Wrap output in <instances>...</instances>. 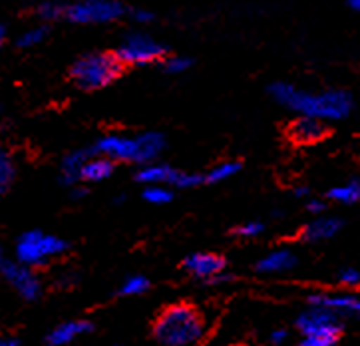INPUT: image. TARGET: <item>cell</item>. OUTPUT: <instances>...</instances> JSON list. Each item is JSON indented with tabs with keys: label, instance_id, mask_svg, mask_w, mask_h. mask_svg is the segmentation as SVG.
I'll list each match as a JSON object with an SVG mask.
<instances>
[{
	"label": "cell",
	"instance_id": "6da1fadb",
	"mask_svg": "<svg viewBox=\"0 0 360 346\" xmlns=\"http://www.w3.org/2000/svg\"><path fill=\"white\" fill-rule=\"evenodd\" d=\"M271 96L281 105L297 114L316 120H345L352 112V96L345 90H326L311 94L295 88L287 82H277L271 86Z\"/></svg>",
	"mask_w": 360,
	"mask_h": 346
},
{
	"label": "cell",
	"instance_id": "7a4b0ae2",
	"mask_svg": "<svg viewBox=\"0 0 360 346\" xmlns=\"http://www.w3.org/2000/svg\"><path fill=\"white\" fill-rule=\"evenodd\" d=\"M203 314L187 302H177L160 312L153 324V338L160 346H195L205 336Z\"/></svg>",
	"mask_w": 360,
	"mask_h": 346
},
{
	"label": "cell",
	"instance_id": "3957f363",
	"mask_svg": "<svg viewBox=\"0 0 360 346\" xmlns=\"http://www.w3.org/2000/svg\"><path fill=\"white\" fill-rule=\"evenodd\" d=\"M165 150V138L158 132H146L138 136L112 134L96 143V153L112 162L150 163Z\"/></svg>",
	"mask_w": 360,
	"mask_h": 346
},
{
	"label": "cell",
	"instance_id": "277c9868",
	"mask_svg": "<svg viewBox=\"0 0 360 346\" xmlns=\"http://www.w3.org/2000/svg\"><path fill=\"white\" fill-rule=\"evenodd\" d=\"M122 66L124 64L117 60L116 54H108V52L88 54V56H82L72 66V80L76 82L82 90H100L120 78Z\"/></svg>",
	"mask_w": 360,
	"mask_h": 346
},
{
	"label": "cell",
	"instance_id": "5b68a950",
	"mask_svg": "<svg viewBox=\"0 0 360 346\" xmlns=\"http://www.w3.org/2000/svg\"><path fill=\"white\" fill-rule=\"evenodd\" d=\"M68 243L56 235H48L42 231H28L16 243V261L26 267H42L50 259L66 253Z\"/></svg>",
	"mask_w": 360,
	"mask_h": 346
},
{
	"label": "cell",
	"instance_id": "8992f818",
	"mask_svg": "<svg viewBox=\"0 0 360 346\" xmlns=\"http://www.w3.org/2000/svg\"><path fill=\"white\" fill-rule=\"evenodd\" d=\"M124 12L117 0H80L64 8V16L76 24H105L117 20Z\"/></svg>",
	"mask_w": 360,
	"mask_h": 346
},
{
	"label": "cell",
	"instance_id": "52a82bcc",
	"mask_svg": "<svg viewBox=\"0 0 360 346\" xmlns=\"http://www.w3.org/2000/svg\"><path fill=\"white\" fill-rule=\"evenodd\" d=\"M165 48L148 34H129L117 48V60L129 66H148L162 60Z\"/></svg>",
	"mask_w": 360,
	"mask_h": 346
},
{
	"label": "cell",
	"instance_id": "ba28073f",
	"mask_svg": "<svg viewBox=\"0 0 360 346\" xmlns=\"http://www.w3.org/2000/svg\"><path fill=\"white\" fill-rule=\"evenodd\" d=\"M0 275L11 283V287L26 300H34L42 293V283L36 277L30 267L22 265L20 261L6 259L0 253Z\"/></svg>",
	"mask_w": 360,
	"mask_h": 346
},
{
	"label": "cell",
	"instance_id": "9c48e42d",
	"mask_svg": "<svg viewBox=\"0 0 360 346\" xmlns=\"http://www.w3.org/2000/svg\"><path fill=\"white\" fill-rule=\"evenodd\" d=\"M297 326L302 336L316 335L340 338V333H342V323L337 314L325 311V309H319V307H311L309 311L302 312L297 321Z\"/></svg>",
	"mask_w": 360,
	"mask_h": 346
},
{
	"label": "cell",
	"instance_id": "30bf717a",
	"mask_svg": "<svg viewBox=\"0 0 360 346\" xmlns=\"http://www.w3.org/2000/svg\"><path fill=\"white\" fill-rule=\"evenodd\" d=\"M186 271L193 277L207 283H227L231 277L225 275V259L215 253H193L186 259Z\"/></svg>",
	"mask_w": 360,
	"mask_h": 346
},
{
	"label": "cell",
	"instance_id": "8fae6325",
	"mask_svg": "<svg viewBox=\"0 0 360 346\" xmlns=\"http://www.w3.org/2000/svg\"><path fill=\"white\" fill-rule=\"evenodd\" d=\"M309 305L333 312L338 319L356 316L360 311L359 297H354L350 293H314L309 297Z\"/></svg>",
	"mask_w": 360,
	"mask_h": 346
},
{
	"label": "cell",
	"instance_id": "7c38bea8",
	"mask_svg": "<svg viewBox=\"0 0 360 346\" xmlns=\"http://www.w3.org/2000/svg\"><path fill=\"white\" fill-rule=\"evenodd\" d=\"M179 177H181V172L165 165V163H143L138 172V181L146 185H175V187H179Z\"/></svg>",
	"mask_w": 360,
	"mask_h": 346
},
{
	"label": "cell",
	"instance_id": "4fadbf2b",
	"mask_svg": "<svg viewBox=\"0 0 360 346\" xmlns=\"http://www.w3.org/2000/svg\"><path fill=\"white\" fill-rule=\"evenodd\" d=\"M290 139L297 141V143H314L319 139L325 138L326 127L323 124V120H316V117H307L301 115L297 122H292V126L289 129Z\"/></svg>",
	"mask_w": 360,
	"mask_h": 346
},
{
	"label": "cell",
	"instance_id": "5bb4252c",
	"mask_svg": "<svg viewBox=\"0 0 360 346\" xmlns=\"http://www.w3.org/2000/svg\"><path fill=\"white\" fill-rule=\"evenodd\" d=\"M297 265V257L289 249H277L265 255L259 263H257V271L265 273V275H279V273H287L292 267Z\"/></svg>",
	"mask_w": 360,
	"mask_h": 346
},
{
	"label": "cell",
	"instance_id": "9a60e30c",
	"mask_svg": "<svg viewBox=\"0 0 360 346\" xmlns=\"http://www.w3.org/2000/svg\"><path fill=\"white\" fill-rule=\"evenodd\" d=\"M340 229H342V221L337 217H319L302 229V239L311 243L326 241L333 239Z\"/></svg>",
	"mask_w": 360,
	"mask_h": 346
},
{
	"label": "cell",
	"instance_id": "2e32d148",
	"mask_svg": "<svg viewBox=\"0 0 360 346\" xmlns=\"http://www.w3.org/2000/svg\"><path fill=\"white\" fill-rule=\"evenodd\" d=\"M92 324L86 321H70V323L58 324L50 335H48V345L50 346H66L74 342L76 338H80L82 335L90 333Z\"/></svg>",
	"mask_w": 360,
	"mask_h": 346
},
{
	"label": "cell",
	"instance_id": "e0dca14e",
	"mask_svg": "<svg viewBox=\"0 0 360 346\" xmlns=\"http://www.w3.org/2000/svg\"><path fill=\"white\" fill-rule=\"evenodd\" d=\"M114 173V162L104 155H88L82 165L80 181H104Z\"/></svg>",
	"mask_w": 360,
	"mask_h": 346
},
{
	"label": "cell",
	"instance_id": "ac0fdd59",
	"mask_svg": "<svg viewBox=\"0 0 360 346\" xmlns=\"http://www.w3.org/2000/svg\"><path fill=\"white\" fill-rule=\"evenodd\" d=\"M88 153L86 151H74V153H68L62 162V167H60V173H62V181L66 185L76 184L80 181V172L82 165L86 162Z\"/></svg>",
	"mask_w": 360,
	"mask_h": 346
},
{
	"label": "cell",
	"instance_id": "d6986e66",
	"mask_svg": "<svg viewBox=\"0 0 360 346\" xmlns=\"http://www.w3.org/2000/svg\"><path fill=\"white\" fill-rule=\"evenodd\" d=\"M328 197L337 203H342V205H352L356 203L360 197V184L359 179H350L347 184L337 185L328 191Z\"/></svg>",
	"mask_w": 360,
	"mask_h": 346
},
{
	"label": "cell",
	"instance_id": "ffe728a7",
	"mask_svg": "<svg viewBox=\"0 0 360 346\" xmlns=\"http://www.w3.org/2000/svg\"><path fill=\"white\" fill-rule=\"evenodd\" d=\"M241 169V165L237 162H223V163H217V165H213L207 173V181L210 184H221V181H227L229 177L233 175H237Z\"/></svg>",
	"mask_w": 360,
	"mask_h": 346
},
{
	"label": "cell",
	"instance_id": "44dd1931",
	"mask_svg": "<svg viewBox=\"0 0 360 346\" xmlns=\"http://www.w3.org/2000/svg\"><path fill=\"white\" fill-rule=\"evenodd\" d=\"M148 288H150V281L143 275H131L124 281V285L120 287V293L124 297H138V295H143Z\"/></svg>",
	"mask_w": 360,
	"mask_h": 346
},
{
	"label": "cell",
	"instance_id": "7402d4cb",
	"mask_svg": "<svg viewBox=\"0 0 360 346\" xmlns=\"http://www.w3.org/2000/svg\"><path fill=\"white\" fill-rule=\"evenodd\" d=\"M172 197H174V193L163 185H148L143 189V199L151 205H165L172 201Z\"/></svg>",
	"mask_w": 360,
	"mask_h": 346
},
{
	"label": "cell",
	"instance_id": "603a6c76",
	"mask_svg": "<svg viewBox=\"0 0 360 346\" xmlns=\"http://www.w3.org/2000/svg\"><path fill=\"white\" fill-rule=\"evenodd\" d=\"M48 30L44 26H36V28H30V30H26L20 38H18V46L22 48H32L38 46L40 42H44V38H46Z\"/></svg>",
	"mask_w": 360,
	"mask_h": 346
},
{
	"label": "cell",
	"instance_id": "cb8c5ba5",
	"mask_svg": "<svg viewBox=\"0 0 360 346\" xmlns=\"http://www.w3.org/2000/svg\"><path fill=\"white\" fill-rule=\"evenodd\" d=\"M14 169H16V167H14L11 153L0 150V181H2V184L11 181L12 177H14Z\"/></svg>",
	"mask_w": 360,
	"mask_h": 346
},
{
	"label": "cell",
	"instance_id": "d4e9b609",
	"mask_svg": "<svg viewBox=\"0 0 360 346\" xmlns=\"http://www.w3.org/2000/svg\"><path fill=\"white\" fill-rule=\"evenodd\" d=\"M163 66H165V70H167L169 74H184L186 70L191 68V60L184 56H172L165 60Z\"/></svg>",
	"mask_w": 360,
	"mask_h": 346
},
{
	"label": "cell",
	"instance_id": "484cf974",
	"mask_svg": "<svg viewBox=\"0 0 360 346\" xmlns=\"http://www.w3.org/2000/svg\"><path fill=\"white\" fill-rule=\"evenodd\" d=\"M38 14H40L44 20H58L60 16H64V6H62V4H56V2H44V4H40Z\"/></svg>",
	"mask_w": 360,
	"mask_h": 346
},
{
	"label": "cell",
	"instance_id": "4316f807",
	"mask_svg": "<svg viewBox=\"0 0 360 346\" xmlns=\"http://www.w3.org/2000/svg\"><path fill=\"white\" fill-rule=\"evenodd\" d=\"M263 223H259V221H249V223H243L241 227H237V235L239 237H245V239H253V237H259L261 233H263Z\"/></svg>",
	"mask_w": 360,
	"mask_h": 346
},
{
	"label": "cell",
	"instance_id": "83f0119b",
	"mask_svg": "<svg viewBox=\"0 0 360 346\" xmlns=\"http://www.w3.org/2000/svg\"><path fill=\"white\" fill-rule=\"evenodd\" d=\"M337 342H338V338H333V336L307 335V336H302L299 346H335Z\"/></svg>",
	"mask_w": 360,
	"mask_h": 346
},
{
	"label": "cell",
	"instance_id": "f1b7e54d",
	"mask_svg": "<svg viewBox=\"0 0 360 346\" xmlns=\"http://www.w3.org/2000/svg\"><path fill=\"white\" fill-rule=\"evenodd\" d=\"M338 281H340L345 287H359L360 273L356 271V269H352V267H347V269H342V271H340Z\"/></svg>",
	"mask_w": 360,
	"mask_h": 346
},
{
	"label": "cell",
	"instance_id": "f546056e",
	"mask_svg": "<svg viewBox=\"0 0 360 346\" xmlns=\"http://www.w3.org/2000/svg\"><path fill=\"white\" fill-rule=\"evenodd\" d=\"M199 181H201V175L181 172V177H179V187H193V185H198Z\"/></svg>",
	"mask_w": 360,
	"mask_h": 346
},
{
	"label": "cell",
	"instance_id": "4dcf8cb0",
	"mask_svg": "<svg viewBox=\"0 0 360 346\" xmlns=\"http://www.w3.org/2000/svg\"><path fill=\"white\" fill-rule=\"evenodd\" d=\"M131 16H134V20H136V23H140V24H148L153 20V14H151L150 11H141V8L131 12Z\"/></svg>",
	"mask_w": 360,
	"mask_h": 346
},
{
	"label": "cell",
	"instance_id": "1f68e13d",
	"mask_svg": "<svg viewBox=\"0 0 360 346\" xmlns=\"http://www.w3.org/2000/svg\"><path fill=\"white\" fill-rule=\"evenodd\" d=\"M307 209L314 213V215H319V213H323L325 211V201H321V199H309L307 201Z\"/></svg>",
	"mask_w": 360,
	"mask_h": 346
},
{
	"label": "cell",
	"instance_id": "d6a6232c",
	"mask_svg": "<svg viewBox=\"0 0 360 346\" xmlns=\"http://www.w3.org/2000/svg\"><path fill=\"white\" fill-rule=\"evenodd\" d=\"M289 338V335H287V331H283V328H279V331H275L273 335H271V342L273 345H283L285 340Z\"/></svg>",
	"mask_w": 360,
	"mask_h": 346
},
{
	"label": "cell",
	"instance_id": "836d02e7",
	"mask_svg": "<svg viewBox=\"0 0 360 346\" xmlns=\"http://www.w3.org/2000/svg\"><path fill=\"white\" fill-rule=\"evenodd\" d=\"M295 196H297V197H307V196H309V189H307V187H297V189H295Z\"/></svg>",
	"mask_w": 360,
	"mask_h": 346
},
{
	"label": "cell",
	"instance_id": "e575fe53",
	"mask_svg": "<svg viewBox=\"0 0 360 346\" xmlns=\"http://www.w3.org/2000/svg\"><path fill=\"white\" fill-rule=\"evenodd\" d=\"M0 346H18V342L12 338H0Z\"/></svg>",
	"mask_w": 360,
	"mask_h": 346
},
{
	"label": "cell",
	"instance_id": "d590c367",
	"mask_svg": "<svg viewBox=\"0 0 360 346\" xmlns=\"http://www.w3.org/2000/svg\"><path fill=\"white\" fill-rule=\"evenodd\" d=\"M349 6H350V8H352V11L359 12V8H360V0H349Z\"/></svg>",
	"mask_w": 360,
	"mask_h": 346
},
{
	"label": "cell",
	"instance_id": "8d00e7d4",
	"mask_svg": "<svg viewBox=\"0 0 360 346\" xmlns=\"http://www.w3.org/2000/svg\"><path fill=\"white\" fill-rule=\"evenodd\" d=\"M2 42H4V28L0 26V46H2Z\"/></svg>",
	"mask_w": 360,
	"mask_h": 346
},
{
	"label": "cell",
	"instance_id": "74e56055",
	"mask_svg": "<svg viewBox=\"0 0 360 346\" xmlns=\"http://www.w3.org/2000/svg\"><path fill=\"white\" fill-rule=\"evenodd\" d=\"M2 189H4V184H2V181H0V193H2Z\"/></svg>",
	"mask_w": 360,
	"mask_h": 346
}]
</instances>
